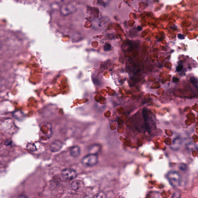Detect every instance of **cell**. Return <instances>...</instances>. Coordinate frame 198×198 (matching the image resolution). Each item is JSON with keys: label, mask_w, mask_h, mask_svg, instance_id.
Returning a JSON list of instances; mask_svg holds the SVG:
<instances>
[{"label": "cell", "mask_w": 198, "mask_h": 198, "mask_svg": "<svg viewBox=\"0 0 198 198\" xmlns=\"http://www.w3.org/2000/svg\"><path fill=\"white\" fill-rule=\"evenodd\" d=\"M77 10L75 4L69 2L64 4L60 7V11L62 15L67 16L75 13Z\"/></svg>", "instance_id": "6da1fadb"}, {"label": "cell", "mask_w": 198, "mask_h": 198, "mask_svg": "<svg viewBox=\"0 0 198 198\" xmlns=\"http://www.w3.org/2000/svg\"><path fill=\"white\" fill-rule=\"evenodd\" d=\"M98 160L97 154H89L83 158L82 163L85 166L93 167L97 164Z\"/></svg>", "instance_id": "7a4b0ae2"}, {"label": "cell", "mask_w": 198, "mask_h": 198, "mask_svg": "<svg viewBox=\"0 0 198 198\" xmlns=\"http://www.w3.org/2000/svg\"><path fill=\"white\" fill-rule=\"evenodd\" d=\"M167 177L170 184L172 186L176 187L180 184V176L178 172H170L167 175Z\"/></svg>", "instance_id": "3957f363"}, {"label": "cell", "mask_w": 198, "mask_h": 198, "mask_svg": "<svg viewBox=\"0 0 198 198\" xmlns=\"http://www.w3.org/2000/svg\"><path fill=\"white\" fill-rule=\"evenodd\" d=\"M62 176L64 179L67 180H72L77 177V172L76 171L71 168H66L62 171Z\"/></svg>", "instance_id": "277c9868"}, {"label": "cell", "mask_w": 198, "mask_h": 198, "mask_svg": "<svg viewBox=\"0 0 198 198\" xmlns=\"http://www.w3.org/2000/svg\"><path fill=\"white\" fill-rule=\"evenodd\" d=\"M63 143L59 140H56L51 144L50 148V151L52 152H58L63 146Z\"/></svg>", "instance_id": "5b68a950"}, {"label": "cell", "mask_w": 198, "mask_h": 198, "mask_svg": "<svg viewBox=\"0 0 198 198\" xmlns=\"http://www.w3.org/2000/svg\"><path fill=\"white\" fill-rule=\"evenodd\" d=\"M101 149V145L98 144H94L88 148L89 154H97L100 152Z\"/></svg>", "instance_id": "8992f818"}, {"label": "cell", "mask_w": 198, "mask_h": 198, "mask_svg": "<svg viewBox=\"0 0 198 198\" xmlns=\"http://www.w3.org/2000/svg\"><path fill=\"white\" fill-rule=\"evenodd\" d=\"M81 154V149L78 146L72 147L70 149L71 156L74 158L78 157Z\"/></svg>", "instance_id": "52a82bcc"}, {"label": "cell", "mask_w": 198, "mask_h": 198, "mask_svg": "<svg viewBox=\"0 0 198 198\" xmlns=\"http://www.w3.org/2000/svg\"><path fill=\"white\" fill-rule=\"evenodd\" d=\"M13 116L15 118L19 120H22L25 118V115L23 113L20 111H16L14 112L13 113Z\"/></svg>", "instance_id": "ba28073f"}, {"label": "cell", "mask_w": 198, "mask_h": 198, "mask_svg": "<svg viewBox=\"0 0 198 198\" xmlns=\"http://www.w3.org/2000/svg\"><path fill=\"white\" fill-rule=\"evenodd\" d=\"M71 187L72 189L74 190H76L78 188L79 185L78 183L76 182H73L71 184Z\"/></svg>", "instance_id": "9c48e42d"}, {"label": "cell", "mask_w": 198, "mask_h": 198, "mask_svg": "<svg viewBox=\"0 0 198 198\" xmlns=\"http://www.w3.org/2000/svg\"><path fill=\"white\" fill-rule=\"evenodd\" d=\"M190 80L191 82H192L193 84H194V85H197L198 83V81L197 79L196 78H195V77H191L190 79Z\"/></svg>", "instance_id": "30bf717a"}, {"label": "cell", "mask_w": 198, "mask_h": 198, "mask_svg": "<svg viewBox=\"0 0 198 198\" xmlns=\"http://www.w3.org/2000/svg\"><path fill=\"white\" fill-rule=\"evenodd\" d=\"M111 47V46L110 44L108 43L106 44L104 46V50L105 51H107L110 50Z\"/></svg>", "instance_id": "8fae6325"}, {"label": "cell", "mask_w": 198, "mask_h": 198, "mask_svg": "<svg viewBox=\"0 0 198 198\" xmlns=\"http://www.w3.org/2000/svg\"><path fill=\"white\" fill-rule=\"evenodd\" d=\"M27 147L29 149H30V150L31 151H34V149H35L36 148L35 146L32 144H28Z\"/></svg>", "instance_id": "7c38bea8"}, {"label": "cell", "mask_w": 198, "mask_h": 198, "mask_svg": "<svg viewBox=\"0 0 198 198\" xmlns=\"http://www.w3.org/2000/svg\"><path fill=\"white\" fill-rule=\"evenodd\" d=\"M98 1L100 3L104 5H106L109 2V0H98Z\"/></svg>", "instance_id": "4fadbf2b"}, {"label": "cell", "mask_w": 198, "mask_h": 198, "mask_svg": "<svg viewBox=\"0 0 198 198\" xmlns=\"http://www.w3.org/2000/svg\"><path fill=\"white\" fill-rule=\"evenodd\" d=\"M183 68H184V67H183V65H178V66L176 68V71L178 72H180L181 71L183 70Z\"/></svg>", "instance_id": "5bb4252c"}, {"label": "cell", "mask_w": 198, "mask_h": 198, "mask_svg": "<svg viewBox=\"0 0 198 198\" xmlns=\"http://www.w3.org/2000/svg\"><path fill=\"white\" fill-rule=\"evenodd\" d=\"M12 143V141L11 140H6V142H5V144L6 145H9L10 144H11Z\"/></svg>", "instance_id": "9a60e30c"}, {"label": "cell", "mask_w": 198, "mask_h": 198, "mask_svg": "<svg viewBox=\"0 0 198 198\" xmlns=\"http://www.w3.org/2000/svg\"><path fill=\"white\" fill-rule=\"evenodd\" d=\"M178 38L180 39H183L184 38V36L183 35V34H179L178 35Z\"/></svg>", "instance_id": "2e32d148"}, {"label": "cell", "mask_w": 198, "mask_h": 198, "mask_svg": "<svg viewBox=\"0 0 198 198\" xmlns=\"http://www.w3.org/2000/svg\"><path fill=\"white\" fill-rule=\"evenodd\" d=\"M172 81H173V82H177L179 81V80L177 77H174L173 79H172Z\"/></svg>", "instance_id": "e0dca14e"}, {"label": "cell", "mask_w": 198, "mask_h": 198, "mask_svg": "<svg viewBox=\"0 0 198 198\" xmlns=\"http://www.w3.org/2000/svg\"><path fill=\"white\" fill-rule=\"evenodd\" d=\"M142 29V28L141 27L139 26L137 28V29L139 31L141 30Z\"/></svg>", "instance_id": "ac0fdd59"}]
</instances>
